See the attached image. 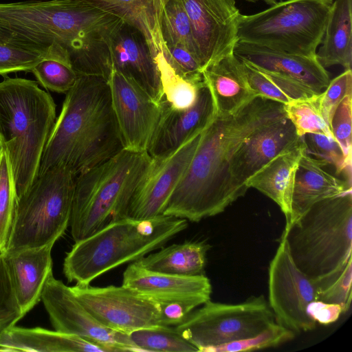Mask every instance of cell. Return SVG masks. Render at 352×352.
Here are the masks:
<instances>
[{"label":"cell","mask_w":352,"mask_h":352,"mask_svg":"<svg viewBox=\"0 0 352 352\" xmlns=\"http://www.w3.org/2000/svg\"><path fill=\"white\" fill-rule=\"evenodd\" d=\"M285 116L283 104L259 96L232 114L216 115L162 214L198 222L223 212L238 199L230 180L232 155L254 131Z\"/></svg>","instance_id":"cell-1"},{"label":"cell","mask_w":352,"mask_h":352,"mask_svg":"<svg viewBox=\"0 0 352 352\" xmlns=\"http://www.w3.org/2000/svg\"><path fill=\"white\" fill-rule=\"evenodd\" d=\"M123 148L108 80L79 76L66 93L38 175L63 166L77 176Z\"/></svg>","instance_id":"cell-2"},{"label":"cell","mask_w":352,"mask_h":352,"mask_svg":"<svg viewBox=\"0 0 352 352\" xmlns=\"http://www.w3.org/2000/svg\"><path fill=\"white\" fill-rule=\"evenodd\" d=\"M187 227L186 219L162 214L113 221L75 242L64 259L63 273L69 282L89 285L103 274L159 250Z\"/></svg>","instance_id":"cell-3"},{"label":"cell","mask_w":352,"mask_h":352,"mask_svg":"<svg viewBox=\"0 0 352 352\" xmlns=\"http://www.w3.org/2000/svg\"><path fill=\"white\" fill-rule=\"evenodd\" d=\"M56 107L34 80L6 77L0 82V142L10 158L18 198L38 176L57 118Z\"/></svg>","instance_id":"cell-4"},{"label":"cell","mask_w":352,"mask_h":352,"mask_svg":"<svg viewBox=\"0 0 352 352\" xmlns=\"http://www.w3.org/2000/svg\"><path fill=\"white\" fill-rule=\"evenodd\" d=\"M96 32L93 10L81 1L0 3V41L14 47L47 54L58 44L76 58L91 48Z\"/></svg>","instance_id":"cell-5"},{"label":"cell","mask_w":352,"mask_h":352,"mask_svg":"<svg viewBox=\"0 0 352 352\" xmlns=\"http://www.w3.org/2000/svg\"><path fill=\"white\" fill-rule=\"evenodd\" d=\"M151 162L147 151L123 148L76 176L69 221L74 242L127 217L131 197Z\"/></svg>","instance_id":"cell-6"},{"label":"cell","mask_w":352,"mask_h":352,"mask_svg":"<svg viewBox=\"0 0 352 352\" xmlns=\"http://www.w3.org/2000/svg\"><path fill=\"white\" fill-rule=\"evenodd\" d=\"M283 234L298 268L312 280L342 268L352 258V193L314 204Z\"/></svg>","instance_id":"cell-7"},{"label":"cell","mask_w":352,"mask_h":352,"mask_svg":"<svg viewBox=\"0 0 352 352\" xmlns=\"http://www.w3.org/2000/svg\"><path fill=\"white\" fill-rule=\"evenodd\" d=\"M333 0L279 1L258 13L241 14L239 41L316 57Z\"/></svg>","instance_id":"cell-8"},{"label":"cell","mask_w":352,"mask_h":352,"mask_svg":"<svg viewBox=\"0 0 352 352\" xmlns=\"http://www.w3.org/2000/svg\"><path fill=\"white\" fill-rule=\"evenodd\" d=\"M76 175L63 166L38 175L18 198L7 252L54 246L69 226Z\"/></svg>","instance_id":"cell-9"},{"label":"cell","mask_w":352,"mask_h":352,"mask_svg":"<svg viewBox=\"0 0 352 352\" xmlns=\"http://www.w3.org/2000/svg\"><path fill=\"white\" fill-rule=\"evenodd\" d=\"M274 322L268 302L260 295L236 304L210 299L175 328L204 352L208 347L254 336Z\"/></svg>","instance_id":"cell-10"},{"label":"cell","mask_w":352,"mask_h":352,"mask_svg":"<svg viewBox=\"0 0 352 352\" xmlns=\"http://www.w3.org/2000/svg\"><path fill=\"white\" fill-rule=\"evenodd\" d=\"M314 300L315 282L296 265L282 234L268 269L267 302L275 322L296 335L314 329L316 322L306 312L307 305Z\"/></svg>","instance_id":"cell-11"},{"label":"cell","mask_w":352,"mask_h":352,"mask_svg":"<svg viewBox=\"0 0 352 352\" xmlns=\"http://www.w3.org/2000/svg\"><path fill=\"white\" fill-rule=\"evenodd\" d=\"M71 289L90 314L109 329L129 335L161 327L159 303L130 288L75 285Z\"/></svg>","instance_id":"cell-12"},{"label":"cell","mask_w":352,"mask_h":352,"mask_svg":"<svg viewBox=\"0 0 352 352\" xmlns=\"http://www.w3.org/2000/svg\"><path fill=\"white\" fill-rule=\"evenodd\" d=\"M203 70L233 53L241 14L235 0H182Z\"/></svg>","instance_id":"cell-13"},{"label":"cell","mask_w":352,"mask_h":352,"mask_svg":"<svg viewBox=\"0 0 352 352\" xmlns=\"http://www.w3.org/2000/svg\"><path fill=\"white\" fill-rule=\"evenodd\" d=\"M41 300L54 329L111 348L114 351H138L129 335L99 323L84 307L71 287L49 277Z\"/></svg>","instance_id":"cell-14"},{"label":"cell","mask_w":352,"mask_h":352,"mask_svg":"<svg viewBox=\"0 0 352 352\" xmlns=\"http://www.w3.org/2000/svg\"><path fill=\"white\" fill-rule=\"evenodd\" d=\"M107 80L123 148L147 151L162 114V102L113 69Z\"/></svg>","instance_id":"cell-15"},{"label":"cell","mask_w":352,"mask_h":352,"mask_svg":"<svg viewBox=\"0 0 352 352\" xmlns=\"http://www.w3.org/2000/svg\"><path fill=\"white\" fill-rule=\"evenodd\" d=\"M202 132L190 138L174 152L161 157H151L145 175L131 197L127 217L148 219L162 214L197 150Z\"/></svg>","instance_id":"cell-16"},{"label":"cell","mask_w":352,"mask_h":352,"mask_svg":"<svg viewBox=\"0 0 352 352\" xmlns=\"http://www.w3.org/2000/svg\"><path fill=\"white\" fill-rule=\"evenodd\" d=\"M302 140L287 116L259 127L248 137L230 162L231 184L238 199L246 193V182L252 175Z\"/></svg>","instance_id":"cell-17"},{"label":"cell","mask_w":352,"mask_h":352,"mask_svg":"<svg viewBox=\"0 0 352 352\" xmlns=\"http://www.w3.org/2000/svg\"><path fill=\"white\" fill-rule=\"evenodd\" d=\"M161 102L162 114L147 149L153 158L174 152L190 138L204 131L217 115L211 91L204 80L191 107L176 110L164 99Z\"/></svg>","instance_id":"cell-18"},{"label":"cell","mask_w":352,"mask_h":352,"mask_svg":"<svg viewBox=\"0 0 352 352\" xmlns=\"http://www.w3.org/2000/svg\"><path fill=\"white\" fill-rule=\"evenodd\" d=\"M122 285L157 302H185L201 306L210 299L212 285L204 274L177 276L153 272L134 262L123 273Z\"/></svg>","instance_id":"cell-19"},{"label":"cell","mask_w":352,"mask_h":352,"mask_svg":"<svg viewBox=\"0 0 352 352\" xmlns=\"http://www.w3.org/2000/svg\"><path fill=\"white\" fill-rule=\"evenodd\" d=\"M234 54L241 60L271 74L296 80L320 94L330 82L329 74L316 57H307L264 46L238 41Z\"/></svg>","instance_id":"cell-20"},{"label":"cell","mask_w":352,"mask_h":352,"mask_svg":"<svg viewBox=\"0 0 352 352\" xmlns=\"http://www.w3.org/2000/svg\"><path fill=\"white\" fill-rule=\"evenodd\" d=\"M111 54L113 69L137 84L154 100L162 101L155 58L138 30L123 22L113 36Z\"/></svg>","instance_id":"cell-21"},{"label":"cell","mask_w":352,"mask_h":352,"mask_svg":"<svg viewBox=\"0 0 352 352\" xmlns=\"http://www.w3.org/2000/svg\"><path fill=\"white\" fill-rule=\"evenodd\" d=\"M52 248L46 245L25 248L2 255L24 316L41 300L47 280L53 274Z\"/></svg>","instance_id":"cell-22"},{"label":"cell","mask_w":352,"mask_h":352,"mask_svg":"<svg viewBox=\"0 0 352 352\" xmlns=\"http://www.w3.org/2000/svg\"><path fill=\"white\" fill-rule=\"evenodd\" d=\"M327 164L305 152L297 167L292 198L291 219L288 228L316 203L352 190L351 185L327 172Z\"/></svg>","instance_id":"cell-23"},{"label":"cell","mask_w":352,"mask_h":352,"mask_svg":"<svg viewBox=\"0 0 352 352\" xmlns=\"http://www.w3.org/2000/svg\"><path fill=\"white\" fill-rule=\"evenodd\" d=\"M202 75L211 91L217 115L232 114L258 97L248 83L243 62L234 53L205 68Z\"/></svg>","instance_id":"cell-24"},{"label":"cell","mask_w":352,"mask_h":352,"mask_svg":"<svg viewBox=\"0 0 352 352\" xmlns=\"http://www.w3.org/2000/svg\"><path fill=\"white\" fill-rule=\"evenodd\" d=\"M305 152L306 148L302 140L298 146L267 163L245 184L248 188L258 190L279 206L285 217V226L289 224L291 219L296 171Z\"/></svg>","instance_id":"cell-25"},{"label":"cell","mask_w":352,"mask_h":352,"mask_svg":"<svg viewBox=\"0 0 352 352\" xmlns=\"http://www.w3.org/2000/svg\"><path fill=\"white\" fill-rule=\"evenodd\" d=\"M121 19L138 30L147 41L154 58L164 54L162 23L169 0H78Z\"/></svg>","instance_id":"cell-26"},{"label":"cell","mask_w":352,"mask_h":352,"mask_svg":"<svg viewBox=\"0 0 352 352\" xmlns=\"http://www.w3.org/2000/svg\"><path fill=\"white\" fill-rule=\"evenodd\" d=\"M0 351L112 352L111 348L80 337L41 327L15 325L0 337Z\"/></svg>","instance_id":"cell-27"},{"label":"cell","mask_w":352,"mask_h":352,"mask_svg":"<svg viewBox=\"0 0 352 352\" xmlns=\"http://www.w3.org/2000/svg\"><path fill=\"white\" fill-rule=\"evenodd\" d=\"M316 58L324 67L352 65V0H335Z\"/></svg>","instance_id":"cell-28"},{"label":"cell","mask_w":352,"mask_h":352,"mask_svg":"<svg viewBox=\"0 0 352 352\" xmlns=\"http://www.w3.org/2000/svg\"><path fill=\"white\" fill-rule=\"evenodd\" d=\"M210 245L205 241H186L162 247L134 261L150 271L177 276L204 274L207 252Z\"/></svg>","instance_id":"cell-29"},{"label":"cell","mask_w":352,"mask_h":352,"mask_svg":"<svg viewBox=\"0 0 352 352\" xmlns=\"http://www.w3.org/2000/svg\"><path fill=\"white\" fill-rule=\"evenodd\" d=\"M242 62L248 83L259 97L286 104L293 100L309 98L319 94L296 80L261 71Z\"/></svg>","instance_id":"cell-30"},{"label":"cell","mask_w":352,"mask_h":352,"mask_svg":"<svg viewBox=\"0 0 352 352\" xmlns=\"http://www.w3.org/2000/svg\"><path fill=\"white\" fill-rule=\"evenodd\" d=\"M31 72L43 87L57 93L66 94L79 76L68 52L58 44L50 46L46 56Z\"/></svg>","instance_id":"cell-31"},{"label":"cell","mask_w":352,"mask_h":352,"mask_svg":"<svg viewBox=\"0 0 352 352\" xmlns=\"http://www.w3.org/2000/svg\"><path fill=\"white\" fill-rule=\"evenodd\" d=\"M155 60L159 72L163 99L176 110L191 107L197 99L199 88L204 81L196 83L179 75L163 53H159L155 57Z\"/></svg>","instance_id":"cell-32"},{"label":"cell","mask_w":352,"mask_h":352,"mask_svg":"<svg viewBox=\"0 0 352 352\" xmlns=\"http://www.w3.org/2000/svg\"><path fill=\"white\" fill-rule=\"evenodd\" d=\"M18 196L6 149L0 147V256L9 245L14 223Z\"/></svg>","instance_id":"cell-33"},{"label":"cell","mask_w":352,"mask_h":352,"mask_svg":"<svg viewBox=\"0 0 352 352\" xmlns=\"http://www.w3.org/2000/svg\"><path fill=\"white\" fill-rule=\"evenodd\" d=\"M138 351L195 352L198 349L186 340L175 327L142 329L129 334Z\"/></svg>","instance_id":"cell-34"},{"label":"cell","mask_w":352,"mask_h":352,"mask_svg":"<svg viewBox=\"0 0 352 352\" xmlns=\"http://www.w3.org/2000/svg\"><path fill=\"white\" fill-rule=\"evenodd\" d=\"M162 32L166 47L170 45L183 46L199 62L190 21L182 0H169L166 5L162 15Z\"/></svg>","instance_id":"cell-35"},{"label":"cell","mask_w":352,"mask_h":352,"mask_svg":"<svg viewBox=\"0 0 352 352\" xmlns=\"http://www.w3.org/2000/svg\"><path fill=\"white\" fill-rule=\"evenodd\" d=\"M319 96L320 94L284 104L286 116L293 123L299 137L307 133H320L334 138L321 113Z\"/></svg>","instance_id":"cell-36"},{"label":"cell","mask_w":352,"mask_h":352,"mask_svg":"<svg viewBox=\"0 0 352 352\" xmlns=\"http://www.w3.org/2000/svg\"><path fill=\"white\" fill-rule=\"evenodd\" d=\"M314 280L317 300L341 305L343 314L349 311L351 302L352 258L342 268Z\"/></svg>","instance_id":"cell-37"},{"label":"cell","mask_w":352,"mask_h":352,"mask_svg":"<svg viewBox=\"0 0 352 352\" xmlns=\"http://www.w3.org/2000/svg\"><path fill=\"white\" fill-rule=\"evenodd\" d=\"M296 334L287 327L272 323L254 336L206 349L204 352H245L276 347L292 340Z\"/></svg>","instance_id":"cell-38"},{"label":"cell","mask_w":352,"mask_h":352,"mask_svg":"<svg viewBox=\"0 0 352 352\" xmlns=\"http://www.w3.org/2000/svg\"><path fill=\"white\" fill-rule=\"evenodd\" d=\"M302 138L307 154L333 166L336 173L344 175L345 180L351 185V160L345 158L335 138L320 133H307Z\"/></svg>","instance_id":"cell-39"},{"label":"cell","mask_w":352,"mask_h":352,"mask_svg":"<svg viewBox=\"0 0 352 352\" xmlns=\"http://www.w3.org/2000/svg\"><path fill=\"white\" fill-rule=\"evenodd\" d=\"M11 278L1 255L0 258V337L23 317Z\"/></svg>","instance_id":"cell-40"},{"label":"cell","mask_w":352,"mask_h":352,"mask_svg":"<svg viewBox=\"0 0 352 352\" xmlns=\"http://www.w3.org/2000/svg\"><path fill=\"white\" fill-rule=\"evenodd\" d=\"M352 94V72L344 70L333 80L319 96V105L322 117L331 129L333 113L348 94Z\"/></svg>","instance_id":"cell-41"},{"label":"cell","mask_w":352,"mask_h":352,"mask_svg":"<svg viewBox=\"0 0 352 352\" xmlns=\"http://www.w3.org/2000/svg\"><path fill=\"white\" fill-rule=\"evenodd\" d=\"M46 55L14 47L0 41V75L31 72Z\"/></svg>","instance_id":"cell-42"},{"label":"cell","mask_w":352,"mask_h":352,"mask_svg":"<svg viewBox=\"0 0 352 352\" xmlns=\"http://www.w3.org/2000/svg\"><path fill=\"white\" fill-rule=\"evenodd\" d=\"M351 109L352 94H349L336 108L331 122L332 134L348 160H351Z\"/></svg>","instance_id":"cell-43"},{"label":"cell","mask_w":352,"mask_h":352,"mask_svg":"<svg viewBox=\"0 0 352 352\" xmlns=\"http://www.w3.org/2000/svg\"><path fill=\"white\" fill-rule=\"evenodd\" d=\"M164 55L175 71L185 79L196 83L204 81L199 60L186 47L181 45L167 46Z\"/></svg>","instance_id":"cell-44"},{"label":"cell","mask_w":352,"mask_h":352,"mask_svg":"<svg viewBox=\"0 0 352 352\" xmlns=\"http://www.w3.org/2000/svg\"><path fill=\"white\" fill-rule=\"evenodd\" d=\"M160 309V325L176 327L182 324L197 307L194 304L185 302H158Z\"/></svg>","instance_id":"cell-45"},{"label":"cell","mask_w":352,"mask_h":352,"mask_svg":"<svg viewBox=\"0 0 352 352\" xmlns=\"http://www.w3.org/2000/svg\"><path fill=\"white\" fill-rule=\"evenodd\" d=\"M306 312L316 323L327 325L339 319L343 314V309L338 304L314 300L307 305Z\"/></svg>","instance_id":"cell-46"},{"label":"cell","mask_w":352,"mask_h":352,"mask_svg":"<svg viewBox=\"0 0 352 352\" xmlns=\"http://www.w3.org/2000/svg\"><path fill=\"white\" fill-rule=\"evenodd\" d=\"M245 1H249V2H252V3L261 1L270 6H272L274 3H276V2L279 1L278 0H245Z\"/></svg>","instance_id":"cell-47"},{"label":"cell","mask_w":352,"mask_h":352,"mask_svg":"<svg viewBox=\"0 0 352 352\" xmlns=\"http://www.w3.org/2000/svg\"><path fill=\"white\" fill-rule=\"evenodd\" d=\"M1 146V142H0V146Z\"/></svg>","instance_id":"cell-48"},{"label":"cell","mask_w":352,"mask_h":352,"mask_svg":"<svg viewBox=\"0 0 352 352\" xmlns=\"http://www.w3.org/2000/svg\"><path fill=\"white\" fill-rule=\"evenodd\" d=\"M0 258H1V256H0Z\"/></svg>","instance_id":"cell-49"}]
</instances>
